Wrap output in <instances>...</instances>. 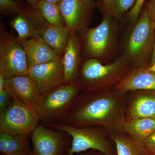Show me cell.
I'll return each mask as SVG.
<instances>
[{"mask_svg": "<svg viewBox=\"0 0 155 155\" xmlns=\"http://www.w3.org/2000/svg\"><path fill=\"white\" fill-rule=\"evenodd\" d=\"M155 63V42H154V46L153 51V53L151 59L150 61L149 66L152 65V64H154Z\"/></svg>", "mask_w": 155, "mask_h": 155, "instance_id": "1f68e13d", "label": "cell"}, {"mask_svg": "<svg viewBox=\"0 0 155 155\" xmlns=\"http://www.w3.org/2000/svg\"><path fill=\"white\" fill-rule=\"evenodd\" d=\"M11 100V96L5 88L0 91V112L5 110L8 107Z\"/></svg>", "mask_w": 155, "mask_h": 155, "instance_id": "484cf974", "label": "cell"}, {"mask_svg": "<svg viewBox=\"0 0 155 155\" xmlns=\"http://www.w3.org/2000/svg\"><path fill=\"white\" fill-rule=\"evenodd\" d=\"M67 155H104L102 153L96 151H95V152H88V153H78V154H72V155H69L67 154Z\"/></svg>", "mask_w": 155, "mask_h": 155, "instance_id": "f546056e", "label": "cell"}, {"mask_svg": "<svg viewBox=\"0 0 155 155\" xmlns=\"http://www.w3.org/2000/svg\"><path fill=\"white\" fill-rule=\"evenodd\" d=\"M145 9L155 23V0H150L147 3Z\"/></svg>", "mask_w": 155, "mask_h": 155, "instance_id": "83f0119b", "label": "cell"}, {"mask_svg": "<svg viewBox=\"0 0 155 155\" xmlns=\"http://www.w3.org/2000/svg\"><path fill=\"white\" fill-rule=\"evenodd\" d=\"M20 8L14 0H0V11L2 14H17Z\"/></svg>", "mask_w": 155, "mask_h": 155, "instance_id": "cb8c5ba5", "label": "cell"}, {"mask_svg": "<svg viewBox=\"0 0 155 155\" xmlns=\"http://www.w3.org/2000/svg\"><path fill=\"white\" fill-rule=\"evenodd\" d=\"M110 136L115 145L117 155H145L147 153L143 143L125 131L110 132Z\"/></svg>", "mask_w": 155, "mask_h": 155, "instance_id": "ffe728a7", "label": "cell"}, {"mask_svg": "<svg viewBox=\"0 0 155 155\" xmlns=\"http://www.w3.org/2000/svg\"><path fill=\"white\" fill-rule=\"evenodd\" d=\"M145 155H155V152L154 153H147V152Z\"/></svg>", "mask_w": 155, "mask_h": 155, "instance_id": "e575fe53", "label": "cell"}, {"mask_svg": "<svg viewBox=\"0 0 155 155\" xmlns=\"http://www.w3.org/2000/svg\"><path fill=\"white\" fill-rule=\"evenodd\" d=\"M127 93L126 119H155V91H136Z\"/></svg>", "mask_w": 155, "mask_h": 155, "instance_id": "4fadbf2b", "label": "cell"}, {"mask_svg": "<svg viewBox=\"0 0 155 155\" xmlns=\"http://www.w3.org/2000/svg\"><path fill=\"white\" fill-rule=\"evenodd\" d=\"M113 89L122 93L136 91H155V72L150 70L149 66L133 68Z\"/></svg>", "mask_w": 155, "mask_h": 155, "instance_id": "9a60e30c", "label": "cell"}, {"mask_svg": "<svg viewBox=\"0 0 155 155\" xmlns=\"http://www.w3.org/2000/svg\"><path fill=\"white\" fill-rule=\"evenodd\" d=\"M149 69L151 71L155 72V63L152 65H150V66H149Z\"/></svg>", "mask_w": 155, "mask_h": 155, "instance_id": "836d02e7", "label": "cell"}, {"mask_svg": "<svg viewBox=\"0 0 155 155\" xmlns=\"http://www.w3.org/2000/svg\"><path fill=\"white\" fill-rule=\"evenodd\" d=\"M45 2H48L54 3H59L62 0H43Z\"/></svg>", "mask_w": 155, "mask_h": 155, "instance_id": "d6a6232c", "label": "cell"}, {"mask_svg": "<svg viewBox=\"0 0 155 155\" xmlns=\"http://www.w3.org/2000/svg\"><path fill=\"white\" fill-rule=\"evenodd\" d=\"M39 122L35 108L18 100L12 99L8 107L0 112V131L28 137Z\"/></svg>", "mask_w": 155, "mask_h": 155, "instance_id": "8992f818", "label": "cell"}, {"mask_svg": "<svg viewBox=\"0 0 155 155\" xmlns=\"http://www.w3.org/2000/svg\"><path fill=\"white\" fill-rule=\"evenodd\" d=\"M25 1H26L30 5L36 7L40 0H25Z\"/></svg>", "mask_w": 155, "mask_h": 155, "instance_id": "4dcf8cb0", "label": "cell"}, {"mask_svg": "<svg viewBox=\"0 0 155 155\" xmlns=\"http://www.w3.org/2000/svg\"><path fill=\"white\" fill-rule=\"evenodd\" d=\"M5 88L12 99L19 100L32 107L40 95L36 83L28 75L6 78Z\"/></svg>", "mask_w": 155, "mask_h": 155, "instance_id": "5bb4252c", "label": "cell"}, {"mask_svg": "<svg viewBox=\"0 0 155 155\" xmlns=\"http://www.w3.org/2000/svg\"><path fill=\"white\" fill-rule=\"evenodd\" d=\"M80 92L74 81L61 84L41 94L34 105L40 122L47 125L62 122Z\"/></svg>", "mask_w": 155, "mask_h": 155, "instance_id": "3957f363", "label": "cell"}, {"mask_svg": "<svg viewBox=\"0 0 155 155\" xmlns=\"http://www.w3.org/2000/svg\"><path fill=\"white\" fill-rule=\"evenodd\" d=\"M133 68L124 57L107 64L95 58H90L80 67L75 81L82 92L109 90L114 88Z\"/></svg>", "mask_w": 155, "mask_h": 155, "instance_id": "7a4b0ae2", "label": "cell"}, {"mask_svg": "<svg viewBox=\"0 0 155 155\" xmlns=\"http://www.w3.org/2000/svg\"><path fill=\"white\" fill-rule=\"evenodd\" d=\"M71 31L66 26H56L48 24L41 37L58 55L62 58L66 49Z\"/></svg>", "mask_w": 155, "mask_h": 155, "instance_id": "ac0fdd59", "label": "cell"}, {"mask_svg": "<svg viewBox=\"0 0 155 155\" xmlns=\"http://www.w3.org/2000/svg\"><path fill=\"white\" fill-rule=\"evenodd\" d=\"M136 0H102V8L106 15L120 18L133 8Z\"/></svg>", "mask_w": 155, "mask_h": 155, "instance_id": "603a6c76", "label": "cell"}, {"mask_svg": "<svg viewBox=\"0 0 155 155\" xmlns=\"http://www.w3.org/2000/svg\"><path fill=\"white\" fill-rule=\"evenodd\" d=\"M145 1L146 0H136L133 8L128 12L127 17L131 23L134 24L138 20Z\"/></svg>", "mask_w": 155, "mask_h": 155, "instance_id": "d4e9b609", "label": "cell"}, {"mask_svg": "<svg viewBox=\"0 0 155 155\" xmlns=\"http://www.w3.org/2000/svg\"><path fill=\"white\" fill-rule=\"evenodd\" d=\"M155 31V23L144 9L125 43L124 58L134 68L149 66L154 46Z\"/></svg>", "mask_w": 155, "mask_h": 155, "instance_id": "5b68a950", "label": "cell"}, {"mask_svg": "<svg viewBox=\"0 0 155 155\" xmlns=\"http://www.w3.org/2000/svg\"><path fill=\"white\" fill-rule=\"evenodd\" d=\"M113 17L106 15L99 25L94 28H85L77 33L82 35L85 52L91 58L99 60L110 50L114 41Z\"/></svg>", "mask_w": 155, "mask_h": 155, "instance_id": "ba28073f", "label": "cell"}, {"mask_svg": "<svg viewBox=\"0 0 155 155\" xmlns=\"http://www.w3.org/2000/svg\"><path fill=\"white\" fill-rule=\"evenodd\" d=\"M27 137L0 131V152L6 155H30Z\"/></svg>", "mask_w": 155, "mask_h": 155, "instance_id": "d6986e66", "label": "cell"}, {"mask_svg": "<svg viewBox=\"0 0 155 155\" xmlns=\"http://www.w3.org/2000/svg\"><path fill=\"white\" fill-rule=\"evenodd\" d=\"M36 8L48 24L56 26H66L59 3L40 0Z\"/></svg>", "mask_w": 155, "mask_h": 155, "instance_id": "7402d4cb", "label": "cell"}, {"mask_svg": "<svg viewBox=\"0 0 155 155\" xmlns=\"http://www.w3.org/2000/svg\"><path fill=\"white\" fill-rule=\"evenodd\" d=\"M29 67L25 51L17 38L1 36L0 72L6 78H10L28 75Z\"/></svg>", "mask_w": 155, "mask_h": 155, "instance_id": "52a82bcc", "label": "cell"}, {"mask_svg": "<svg viewBox=\"0 0 155 155\" xmlns=\"http://www.w3.org/2000/svg\"><path fill=\"white\" fill-rule=\"evenodd\" d=\"M66 26L78 32L87 27L93 10L91 0H62L59 3Z\"/></svg>", "mask_w": 155, "mask_h": 155, "instance_id": "7c38bea8", "label": "cell"}, {"mask_svg": "<svg viewBox=\"0 0 155 155\" xmlns=\"http://www.w3.org/2000/svg\"><path fill=\"white\" fill-rule=\"evenodd\" d=\"M6 83V78L2 73L0 72V91L5 89Z\"/></svg>", "mask_w": 155, "mask_h": 155, "instance_id": "f1b7e54d", "label": "cell"}, {"mask_svg": "<svg viewBox=\"0 0 155 155\" xmlns=\"http://www.w3.org/2000/svg\"><path fill=\"white\" fill-rule=\"evenodd\" d=\"M143 145L147 152H155V131L145 140Z\"/></svg>", "mask_w": 155, "mask_h": 155, "instance_id": "4316f807", "label": "cell"}, {"mask_svg": "<svg viewBox=\"0 0 155 155\" xmlns=\"http://www.w3.org/2000/svg\"><path fill=\"white\" fill-rule=\"evenodd\" d=\"M123 129L124 131L136 140L143 143L145 140L155 131V119L146 118L126 119Z\"/></svg>", "mask_w": 155, "mask_h": 155, "instance_id": "44dd1931", "label": "cell"}, {"mask_svg": "<svg viewBox=\"0 0 155 155\" xmlns=\"http://www.w3.org/2000/svg\"><path fill=\"white\" fill-rule=\"evenodd\" d=\"M127 101V93L114 89L81 92L69 114L60 122L77 127L101 126L109 132L124 131Z\"/></svg>", "mask_w": 155, "mask_h": 155, "instance_id": "6da1fadb", "label": "cell"}, {"mask_svg": "<svg viewBox=\"0 0 155 155\" xmlns=\"http://www.w3.org/2000/svg\"><path fill=\"white\" fill-rule=\"evenodd\" d=\"M48 125L51 129L66 132L72 138L68 154L92 150L104 155H117L115 145L110 138V132L104 127L98 126L77 127L62 122Z\"/></svg>", "mask_w": 155, "mask_h": 155, "instance_id": "277c9868", "label": "cell"}, {"mask_svg": "<svg viewBox=\"0 0 155 155\" xmlns=\"http://www.w3.org/2000/svg\"><path fill=\"white\" fill-rule=\"evenodd\" d=\"M28 75L36 83L40 94L64 84L62 58L29 67Z\"/></svg>", "mask_w": 155, "mask_h": 155, "instance_id": "8fae6325", "label": "cell"}, {"mask_svg": "<svg viewBox=\"0 0 155 155\" xmlns=\"http://www.w3.org/2000/svg\"><path fill=\"white\" fill-rule=\"evenodd\" d=\"M80 41L78 33L70 31L68 43L62 57L65 84L76 80L80 67Z\"/></svg>", "mask_w": 155, "mask_h": 155, "instance_id": "2e32d148", "label": "cell"}, {"mask_svg": "<svg viewBox=\"0 0 155 155\" xmlns=\"http://www.w3.org/2000/svg\"><path fill=\"white\" fill-rule=\"evenodd\" d=\"M30 135L33 148L30 155H61L69 134L38 124Z\"/></svg>", "mask_w": 155, "mask_h": 155, "instance_id": "9c48e42d", "label": "cell"}, {"mask_svg": "<svg viewBox=\"0 0 155 155\" xmlns=\"http://www.w3.org/2000/svg\"><path fill=\"white\" fill-rule=\"evenodd\" d=\"M19 42L25 51L29 67L61 58L46 43L41 37L27 39Z\"/></svg>", "mask_w": 155, "mask_h": 155, "instance_id": "e0dca14e", "label": "cell"}, {"mask_svg": "<svg viewBox=\"0 0 155 155\" xmlns=\"http://www.w3.org/2000/svg\"><path fill=\"white\" fill-rule=\"evenodd\" d=\"M1 155H6L1 154Z\"/></svg>", "mask_w": 155, "mask_h": 155, "instance_id": "d590c367", "label": "cell"}, {"mask_svg": "<svg viewBox=\"0 0 155 155\" xmlns=\"http://www.w3.org/2000/svg\"><path fill=\"white\" fill-rule=\"evenodd\" d=\"M48 23L36 7L29 5L20 8L10 23L16 30L19 41L27 39L41 37Z\"/></svg>", "mask_w": 155, "mask_h": 155, "instance_id": "30bf717a", "label": "cell"}]
</instances>
